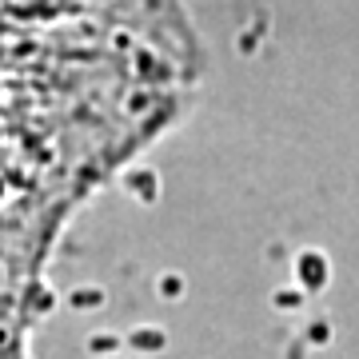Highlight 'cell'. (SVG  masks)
Returning a JSON list of instances; mask_svg holds the SVG:
<instances>
[{
	"label": "cell",
	"instance_id": "6da1fadb",
	"mask_svg": "<svg viewBox=\"0 0 359 359\" xmlns=\"http://www.w3.org/2000/svg\"><path fill=\"white\" fill-rule=\"evenodd\" d=\"M0 359H28V351H24V340L8 343V347H0Z\"/></svg>",
	"mask_w": 359,
	"mask_h": 359
}]
</instances>
